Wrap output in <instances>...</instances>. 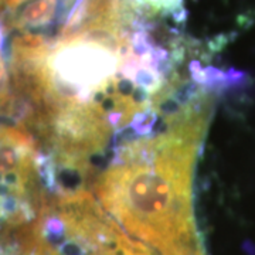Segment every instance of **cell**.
<instances>
[{"label":"cell","mask_w":255,"mask_h":255,"mask_svg":"<svg viewBox=\"0 0 255 255\" xmlns=\"http://www.w3.org/2000/svg\"><path fill=\"white\" fill-rule=\"evenodd\" d=\"M146 135L121 146L94 191L128 233L157 255H206L193 219V162L203 112L193 101L164 112Z\"/></svg>","instance_id":"6da1fadb"},{"label":"cell","mask_w":255,"mask_h":255,"mask_svg":"<svg viewBox=\"0 0 255 255\" xmlns=\"http://www.w3.org/2000/svg\"><path fill=\"white\" fill-rule=\"evenodd\" d=\"M9 119L0 121V231L33 221L48 199L47 164L34 133Z\"/></svg>","instance_id":"7a4b0ae2"}]
</instances>
